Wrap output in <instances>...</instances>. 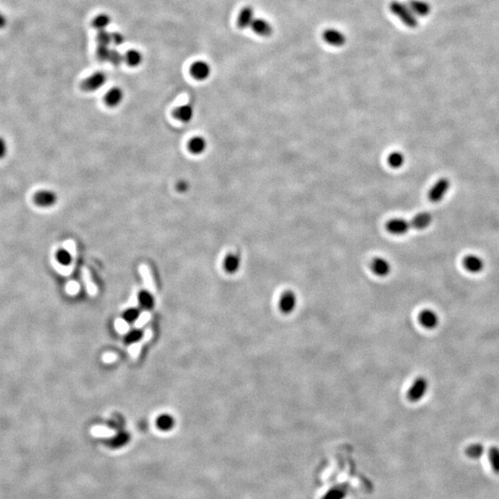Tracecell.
Returning a JSON list of instances; mask_svg holds the SVG:
<instances>
[{
	"mask_svg": "<svg viewBox=\"0 0 499 499\" xmlns=\"http://www.w3.org/2000/svg\"><path fill=\"white\" fill-rule=\"evenodd\" d=\"M108 77L105 72L97 71L92 73L89 77L86 78L81 84V88L83 91L87 92H96L102 88L107 83Z\"/></svg>",
	"mask_w": 499,
	"mask_h": 499,
	"instance_id": "3",
	"label": "cell"
},
{
	"mask_svg": "<svg viewBox=\"0 0 499 499\" xmlns=\"http://www.w3.org/2000/svg\"><path fill=\"white\" fill-rule=\"evenodd\" d=\"M371 269L377 277H387L391 272L390 263L383 257H376L371 263Z\"/></svg>",
	"mask_w": 499,
	"mask_h": 499,
	"instance_id": "11",
	"label": "cell"
},
{
	"mask_svg": "<svg viewBox=\"0 0 499 499\" xmlns=\"http://www.w3.org/2000/svg\"><path fill=\"white\" fill-rule=\"evenodd\" d=\"M96 41L99 46H109L111 44V33L107 30L99 31L96 35Z\"/></svg>",
	"mask_w": 499,
	"mask_h": 499,
	"instance_id": "32",
	"label": "cell"
},
{
	"mask_svg": "<svg viewBox=\"0 0 499 499\" xmlns=\"http://www.w3.org/2000/svg\"><path fill=\"white\" fill-rule=\"evenodd\" d=\"M419 322L426 329H435L439 323L438 315L432 309H423L418 316Z\"/></svg>",
	"mask_w": 499,
	"mask_h": 499,
	"instance_id": "7",
	"label": "cell"
},
{
	"mask_svg": "<svg viewBox=\"0 0 499 499\" xmlns=\"http://www.w3.org/2000/svg\"><path fill=\"white\" fill-rule=\"evenodd\" d=\"M153 336H154L153 330L151 328H147L145 331V333H144V336L140 339V341H137V342L131 344L129 347L128 352H129V354H130V356H131L132 360H137L138 359L139 356L141 354V352H142L143 346L147 344L149 342V340L152 339Z\"/></svg>",
	"mask_w": 499,
	"mask_h": 499,
	"instance_id": "12",
	"label": "cell"
},
{
	"mask_svg": "<svg viewBox=\"0 0 499 499\" xmlns=\"http://www.w3.org/2000/svg\"><path fill=\"white\" fill-rule=\"evenodd\" d=\"M386 231L394 235H403L411 230V221L402 218H393L386 223Z\"/></svg>",
	"mask_w": 499,
	"mask_h": 499,
	"instance_id": "9",
	"label": "cell"
},
{
	"mask_svg": "<svg viewBox=\"0 0 499 499\" xmlns=\"http://www.w3.org/2000/svg\"><path fill=\"white\" fill-rule=\"evenodd\" d=\"M171 424H172L171 419L167 416H163L158 420V425L162 429H168L171 426Z\"/></svg>",
	"mask_w": 499,
	"mask_h": 499,
	"instance_id": "40",
	"label": "cell"
},
{
	"mask_svg": "<svg viewBox=\"0 0 499 499\" xmlns=\"http://www.w3.org/2000/svg\"><path fill=\"white\" fill-rule=\"evenodd\" d=\"M207 140L204 136L197 135V136H193L189 140L188 145H187V149L191 154H194V155H201V154L205 153V151L207 149Z\"/></svg>",
	"mask_w": 499,
	"mask_h": 499,
	"instance_id": "13",
	"label": "cell"
},
{
	"mask_svg": "<svg viewBox=\"0 0 499 499\" xmlns=\"http://www.w3.org/2000/svg\"><path fill=\"white\" fill-rule=\"evenodd\" d=\"M251 27L256 34L263 37H268L273 33V27L271 23L264 19H254Z\"/></svg>",
	"mask_w": 499,
	"mask_h": 499,
	"instance_id": "16",
	"label": "cell"
},
{
	"mask_svg": "<svg viewBox=\"0 0 499 499\" xmlns=\"http://www.w3.org/2000/svg\"><path fill=\"white\" fill-rule=\"evenodd\" d=\"M115 328L116 330L117 331L119 334H123V335L127 334L130 331V326H129L128 323L121 318H118L116 320Z\"/></svg>",
	"mask_w": 499,
	"mask_h": 499,
	"instance_id": "36",
	"label": "cell"
},
{
	"mask_svg": "<svg viewBox=\"0 0 499 499\" xmlns=\"http://www.w3.org/2000/svg\"><path fill=\"white\" fill-rule=\"evenodd\" d=\"M484 451V445L480 443H477V444L469 445L468 447L466 448L465 452H466V455L471 459H479L480 457H482Z\"/></svg>",
	"mask_w": 499,
	"mask_h": 499,
	"instance_id": "30",
	"label": "cell"
},
{
	"mask_svg": "<svg viewBox=\"0 0 499 499\" xmlns=\"http://www.w3.org/2000/svg\"><path fill=\"white\" fill-rule=\"evenodd\" d=\"M141 301H142V303H143L145 306H146V307H150V306L152 305V302H153V300H152V298L150 297V295L146 294V293H144V294H142V295H141Z\"/></svg>",
	"mask_w": 499,
	"mask_h": 499,
	"instance_id": "41",
	"label": "cell"
},
{
	"mask_svg": "<svg viewBox=\"0 0 499 499\" xmlns=\"http://www.w3.org/2000/svg\"><path fill=\"white\" fill-rule=\"evenodd\" d=\"M111 23V19L108 14H99L92 21V26L97 31H104L108 28Z\"/></svg>",
	"mask_w": 499,
	"mask_h": 499,
	"instance_id": "24",
	"label": "cell"
},
{
	"mask_svg": "<svg viewBox=\"0 0 499 499\" xmlns=\"http://www.w3.org/2000/svg\"><path fill=\"white\" fill-rule=\"evenodd\" d=\"M8 154V144L6 140L0 136V159H3Z\"/></svg>",
	"mask_w": 499,
	"mask_h": 499,
	"instance_id": "38",
	"label": "cell"
},
{
	"mask_svg": "<svg viewBox=\"0 0 499 499\" xmlns=\"http://www.w3.org/2000/svg\"><path fill=\"white\" fill-rule=\"evenodd\" d=\"M463 265L469 272L474 274L481 272L484 267V261L482 260V258L474 254H470L465 256L463 259Z\"/></svg>",
	"mask_w": 499,
	"mask_h": 499,
	"instance_id": "18",
	"label": "cell"
},
{
	"mask_svg": "<svg viewBox=\"0 0 499 499\" xmlns=\"http://www.w3.org/2000/svg\"><path fill=\"white\" fill-rule=\"evenodd\" d=\"M254 21V8L250 6H247L239 11L237 19V25L239 29H246L252 25Z\"/></svg>",
	"mask_w": 499,
	"mask_h": 499,
	"instance_id": "17",
	"label": "cell"
},
{
	"mask_svg": "<svg viewBox=\"0 0 499 499\" xmlns=\"http://www.w3.org/2000/svg\"><path fill=\"white\" fill-rule=\"evenodd\" d=\"M488 459L493 470L499 473V447L491 446L488 451Z\"/></svg>",
	"mask_w": 499,
	"mask_h": 499,
	"instance_id": "29",
	"label": "cell"
},
{
	"mask_svg": "<svg viewBox=\"0 0 499 499\" xmlns=\"http://www.w3.org/2000/svg\"><path fill=\"white\" fill-rule=\"evenodd\" d=\"M116 360H117V355L115 353L108 352V353H105L103 355V361H105L106 363H111V362L115 361Z\"/></svg>",
	"mask_w": 499,
	"mask_h": 499,
	"instance_id": "42",
	"label": "cell"
},
{
	"mask_svg": "<svg viewBox=\"0 0 499 499\" xmlns=\"http://www.w3.org/2000/svg\"><path fill=\"white\" fill-rule=\"evenodd\" d=\"M298 296L295 292L288 290L283 292L278 300V308L283 315L292 314L298 306Z\"/></svg>",
	"mask_w": 499,
	"mask_h": 499,
	"instance_id": "4",
	"label": "cell"
},
{
	"mask_svg": "<svg viewBox=\"0 0 499 499\" xmlns=\"http://www.w3.org/2000/svg\"><path fill=\"white\" fill-rule=\"evenodd\" d=\"M405 157L404 154L399 152H393L387 157V163L393 169H399L404 165Z\"/></svg>",
	"mask_w": 499,
	"mask_h": 499,
	"instance_id": "27",
	"label": "cell"
},
{
	"mask_svg": "<svg viewBox=\"0 0 499 499\" xmlns=\"http://www.w3.org/2000/svg\"><path fill=\"white\" fill-rule=\"evenodd\" d=\"M211 67L207 62L198 60L192 63L190 72L197 81H205L211 75Z\"/></svg>",
	"mask_w": 499,
	"mask_h": 499,
	"instance_id": "8",
	"label": "cell"
},
{
	"mask_svg": "<svg viewBox=\"0 0 499 499\" xmlns=\"http://www.w3.org/2000/svg\"><path fill=\"white\" fill-rule=\"evenodd\" d=\"M323 39L325 43H327L329 46L340 47L344 46L346 43L345 34L342 31H338L337 29H326L323 32Z\"/></svg>",
	"mask_w": 499,
	"mask_h": 499,
	"instance_id": "10",
	"label": "cell"
},
{
	"mask_svg": "<svg viewBox=\"0 0 499 499\" xmlns=\"http://www.w3.org/2000/svg\"><path fill=\"white\" fill-rule=\"evenodd\" d=\"M150 319H151V314L149 312L143 313L134 323V328L135 329L142 328L144 325H146V323L150 321Z\"/></svg>",
	"mask_w": 499,
	"mask_h": 499,
	"instance_id": "35",
	"label": "cell"
},
{
	"mask_svg": "<svg viewBox=\"0 0 499 499\" xmlns=\"http://www.w3.org/2000/svg\"><path fill=\"white\" fill-rule=\"evenodd\" d=\"M240 266V258L238 254H231L227 255L224 260V268L229 273L237 272Z\"/></svg>",
	"mask_w": 499,
	"mask_h": 499,
	"instance_id": "21",
	"label": "cell"
},
{
	"mask_svg": "<svg viewBox=\"0 0 499 499\" xmlns=\"http://www.w3.org/2000/svg\"><path fill=\"white\" fill-rule=\"evenodd\" d=\"M428 388L429 382L426 377H418L415 378L414 381L408 389L407 398L409 401L412 403L421 401L426 396Z\"/></svg>",
	"mask_w": 499,
	"mask_h": 499,
	"instance_id": "2",
	"label": "cell"
},
{
	"mask_svg": "<svg viewBox=\"0 0 499 499\" xmlns=\"http://www.w3.org/2000/svg\"><path fill=\"white\" fill-rule=\"evenodd\" d=\"M91 433L96 438H113L116 435L115 431L103 425L93 426Z\"/></svg>",
	"mask_w": 499,
	"mask_h": 499,
	"instance_id": "28",
	"label": "cell"
},
{
	"mask_svg": "<svg viewBox=\"0 0 499 499\" xmlns=\"http://www.w3.org/2000/svg\"><path fill=\"white\" fill-rule=\"evenodd\" d=\"M104 100L105 104L109 108H117L124 100V92L119 87H113L106 93Z\"/></svg>",
	"mask_w": 499,
	"mask_h": 499,
	"instance_id": "15",
	"label": "cell"
},
{
	"mask_svg": "<svg viewBox=\"0 0 499 499\" xmlns=\"http://www.w3.org/2000/svg\"><path fill=\"white\" fill-rule=\"evenodd\" d=\"M136 316H137V313H136L135 311H133V310H132V311H130V312H129V313H127V315H126V317H127L128 319H130V320H132V319L136 318Z\"/></svg>",
	"mask_w": 499,
	"mask_h": 499,
	"instance_id": "43",
	"label": "cell"
},
{
	"mask_svg": "<svg viewBox=\"0 0 499 499\" xmlns=\"http://www.w3.org/2000/svg\"><path fill=\"white\" fill-rule=\"evenodd\" d=\"M194 108L191 104L179 106L173 110V117L178 121L182 123L191 122L194 117Z\"/></svg>",
	"mask_w": 499,
	"mask_h": 499,
	"instance_id": "14",
	"label": "cell"
},
{
	"mask_svg": "<svg viewBox=\"0 0 499 499\" xmlns=\"http://www.w3.org/2000/svg\"><path fill=\"white\" fill-rule=\"evenodd\" d=\"M189 188H190V184L185 179H181V180L177 181V183L176 184V189H177V192H180V193H184L187 192L189 190Z\"/></svg>",
	"mask_w": 499,
	"mask_h": 499,
	"instance_id": "39",
	"label": "cell"
},
{
	"mask_svg": "<svg viewBox=\"0 0 499 499\" xmlns=\"http://www.w3.org/2000/svg\"><path fill=\"white\" fill-rule=\"evenodd\" d=\"M34 204L42 208L53 207L58 204L59 197L57 192L52 190H41L34 194Z\"/></svg>",
	"mask_w": 499,
	"mask_h": 499,
	"instance_id": "5",
	"label": "cell"
},
{
	"mask_svg": "<svg viewBox=\"0 0 499 499\" xmlns=\"http://www.w3.org/2000/svg\"><path fill=\"white\" fill-rule=\"evenodd\" d=\"M124 61L127 63L128 66L131 68L138 67L139 65L143 62V55L136 49H131L126 52L124 55Z\"/></svg>",
	"mask_w": 499,
	"mask_h": 499,
	"instance_id": "22",
	"label": "cell"
},
{
	"mask_svg": "<svg viewBox=\"0 0 499 499\" xmlns=\"http://www.w3.org/2000/svg\"><path fill=\"white\" fill-rule=\"evenodd\" d=\"M408 7L415 16L425 17L430 13V5L423 0H409Z\"/></svg>",
	"mask_w": 499,
	"mask_h": 499,
	"instance_id": "19",
	"label": "cell"
},
{
	"mask_svg": "<svg viewBox=\"0 0 499 499\" xmlns=\"http://www.w3.org/2000/svg\"><path fill=\"white\" fill-rule=\"evenodd\" d=\"M141 273H142V276H143V278H144V283H145L147 292H148L149 294L154 295V293H155V286H154L153 278L151 277L148 269L146 268L145 265L142 266Z\"/></svg>",
	"mask_w": 499,
	"mask_h": 499,
	"instance_id": "26",
	"label": "cell"
},
{
	"mask_svg": "<svg viewBox=\"0 0 499 499\" xmlns=\"http://www.w3.org/2000/svg\"><path fill=\"white\" fill-rule=\"evenodd\" d=\"M431 223H432V215L429 213H425V212L417 214L412 218V220H411V228L416 229L418 231H422V230L426 229L427 227L430 226Z\"/></svg>",
	"mask_w": 499,
	"mask_h": 499,
	"instance_id": "20",
	"label": "cell"
},
{
	"mask_svg": "<svg viewBox=\"0 0 499 499\" xmlns=\"http://www.w3.org/2000/svg\"><path fill=\"white\" fill-rule=\"evenodd\" d=\"M348 493V487L345 485H338L331 488L322 499H344Z\"/></svg>",
	"mask_w": 499,
	"mask_h": 499,
	"instance_id": "23",
	"label": "cell"
},
{
	"mask_svg": "<svg viewBox=\"0 0 499 499\" xmlns=\"http://www.w3.org/2000/svg\"><path fill=\"white\" fill-rule=\"evenodd\" d=\"M84 280H85V287H86L87 292L92 297H94L97 294V288H96L95 285L92 283L90 275H89V273H88V271L86 269L84 270Z\"/></svg>",
	"mask_w": 499,
	"mask_h": 499,
	"instance_id": "31",
	"label": "cell"
},
{
	"mask_svg": "<svg viewBox=\"0 0 499 499\" xmlns=\"http://www.w3.org/2000/svg\"><path fill=\"white\" fill-rule=\"evenodd\" d=\"M123 60H124V56L118 50H117V49H111L110 50V55H109L108 61L112 63L115 66H119Z\"/></svg>",
	"mask_w": 499,
	"mask_h": 499,
	"instance_id": "34",
	"label": "cell"
},
{
	"mask_svg": "<svg viewBox=\"0 0 499 499\" xmlns=\"http://www.w3.org/2000/svg\"><path fill=\"white\" fill-rule=\"evenodd\" d=\"M390 10L396 17H398L400 22L410 28H414L418 25V21L416 16L412 11L405 5L399 1H393L390 4Z\"/></svg>",
	"mask_w": 499,
	"mask_h": 499,
	"instance_id": "1",
	"label": "cell"
},
{
	"mask_svg": "<svg viewBox=\"0 0 499 499\" xmlns=\"http://www.w3.org/2000/svg\"><path fill=\"white\" fill-rule=\"evenodd\" d=\"M124 42H125V37L122 33H120V32L111 33V44H113L114 46H121L124 44Z\"/></svg>",
	"mask_w": 499,
	"mask_h": 499,
	"instance_id": "37",
	"label": "cell"
},
{
	"mask_svg": "<svg viewBox=\"0 0 499 499\" xmlns=\"http://www.w3.org/2000/svg\"><path fill=\"white\" fill-rule=\"evenodd\" d=\"M6 26V19L5 17L0 13V29L4 28Z\"/></svg>",
	"mask_w": 499,
	"mask_h": 499,
	"instance_id": "44",
	"label": "cell"
},
{
	"mask_svg": "<svg viewBox=\"0 0 499 499\" xmlns=\"http://www.w3.org/2000/svg\"><path fill=\"white\" fill-rule=\"evenodd\" d=\"M449 187H450V182L447 178H445V177L440 178L431 188L429 193H428V198L433 203L440 202L444 198L445 193L449 190Z\"/></svg>",
	"mask_w": 499,
	"mask_h": 499,
	"instance_id": "6",
	"label": "cell"
},
{
	"mask_svg": "<svg viewBox=\"0 0 499 499\" xmlns=\"http://www.w3.org/2000/svg\"><path fill=\"white\" fill-rule=\"evenodd\" d=\"M56 259L59 264H61L63 266H68L71 264L73 256L69 250L62 248V249L58 250V252L56 254Z\"/></svg>",
	"mask_w": 499,
	"mask_h": 499,
	"instance_id": "25",
	"label": "cell"
},
{
	"mask_svg": "<svg viewBox=\"0 0 499 499\" xmlns=\"http://www.w3.org/2000/svg\"><path fill=\"white\" fill-rule=\"evenodd\" d=\"M138 336L139 335L137 333H134V334L131 335V339H136V338H138Z\"/></svg>",
	"mask_w": 499,
	"mask_h": 499,
	"instance_id": "45",
	"label": "cell"
},
{
	"mask_svg": "<svg viewBox=\"0 0 499 499\" xmlns=\"http://www.w3.org/2000/svg\"><path fill=\"white\" fill-rule=\"evenodd\" d=\"M110 50L108 46H99L96 48V57L97 59L101 62L108 61Z\"/></svg>",
	"mask_w": 499,
	"mask_h": 499,
	"instance_id": "33",
	"label": "cell"
}]
</instances>
